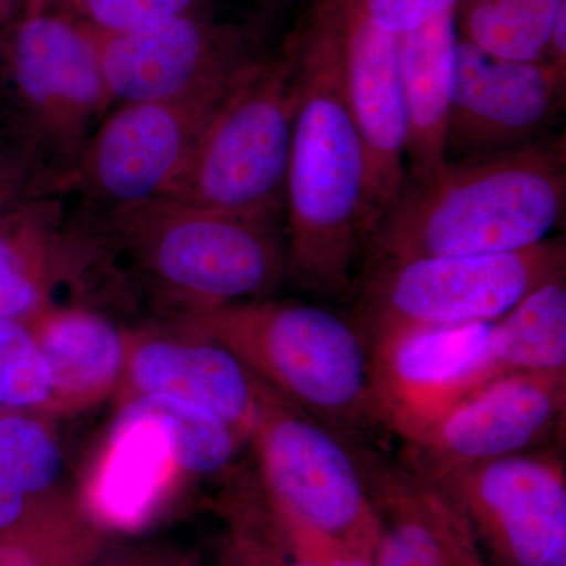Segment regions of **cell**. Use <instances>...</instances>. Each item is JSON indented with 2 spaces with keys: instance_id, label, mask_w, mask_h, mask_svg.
Instances as JSON below:
<instances>
[{
  "instance_id": "cell-14",
  "label": "cell",
  "mask_w": 566,
  "mask_h": 566,
  "mask_svg": "<svg viewBox=\"0 0 566 566\" xmlns=\"http://www.w3.org/2000/svg\"><path fill=\"white\" fill-rule=\"evenodd\" d=\"M494 323L409 331L368 349L371 394L387 434L403 446L419 441L482 386Z\"/></svg>"
},
{
  "instance_id": "cell-36",
  "label": "cell",
  "mask_w": 566,
  "mask_h": 566,
  "mask_svg": "<svg viewBox=\"0 0 566 566\" xmlns=\"http://www.w3.org/2000/svg\"><path fill=\"white\" fill-rule=\"evenodd\" d=\"M453 566H480L474 558H472L468 539H465L464 545L461 546L460 553H458L455 562H453Z\"/></svg>"
},
{
  "instance_id": "cell-21",
  "label": "cell",
  "mask_w": 566,
  "mask_h": 566,
  "mask_svg": "<svg viewBox=\"0 0 566 566\" xmlns=\"http://www.w3.org/2000/svg\"><path fill=\"white\" fill-rule=\"evenodd\" d=\"M562 370H566V274L543 283L494 323L482 386L509 375Z\"/></svg>"
},
{
  "instance_id": "cell-11",
  "label": "cell",
  "mask_w": 566,
  "mask_h": 566,
  "mask_svg": "<svg viewBox=\"0 0 566 566\" xmlns=\"http://www.w3.org/2000/svg\"><path fill=\"white\" fill-rule=\"evenodd\" d=\"M229 92L177 102L120 103L104 115L55 191L76 189L88 210L164 199L197 137Z\"/></svg>"
},
{
  "instance_id": "cell-4",
  "label": "cell",
  "mask_w": 566,
  "mask_h": 566,
  "mask_svg": "<svg viewBox=\"0 0 566 566\" xmlns=\"http://www.w3.org/2000/svg\"><path fill=\"white\" fill-rule=\"evenodd\" d=\"M232 352L275 394L353 447L381 450L370 356L349 316L297 301H244L170 318Z\"/></svg>"
},
{
  "instance_id": "cell-37",
  "label": "cell",
  "mask_w": 566,
  "mask_h": 566,
  "mask_svg": "<svg viewBox=\"0 0 566 566\" xmlns=\"http://www.w3.org/2000/svg\"><path fill=\"white\" fill-rule=\"evenodd\" d=\"M25 7H62L70 6L69 0H22Z\"/></svg>"
},
{
  "instance_id": "cell-24",
  "label": "cell",
  "mask_w": 566,
  "mask_h": 566,
  "mask_svg": "<svg viewBox=\"0 0 566 566\" xmlns=\"http://www.w3.org/2000/svg\"><path fill=\"white\" fill-rule=\"evenodd\" d=\"M117 416L147 417L166 431L186 476L218 475L243 446L232 428L200 406L164 395H142L117 405Z\"/></svg>"
},
{
  "instance_id": "cell-32",
  "label": "cell",
  "mask_w": 566,
  "mask_h": 566,
  "mask_svg": "<svg viewBox=\"0 0 566 566\" xmlns=\"http://www.w3.org/2000/svg\"><path fill=\"white\" fill-rule=\"evenodd\" d=\"M93 566H193L191 562L180 560L158 553L155 549H126L122 553L103 556Z\"/></svg>"
},
{
  "instance_id": "cell-29",
  "label": "cell",
  "mask_w": 566,
  "mask_h": 566,
  "mask_svg": "<svg viewBox=\"0 0 566 566\" xmlns=\"http://www.w3.org/2000/svg\"><path fill=\"white\" fill-rule=\"evenodd\" d=\"M70 9L99 35L136 31L180 17L205 0H69Z\"/></svg>"
},
{
  "instance_id": "cell-35",
  "label": "cell",
  "mask_w": 566,
  "mask_h": 566,
  "mask_svg": "<svg viewBox=\"0 0 566 566\" xmlns=\"http://www.w3.org/2000/svg\"><path fill=\"white\" fill-rule=\"evenodd\" d=\"M14 21H10L9 0H0V50H9L11 29Z\"/></svg>"
},
{
  "instance_id": "cell-13",
  "label": "cell",
  "mask_w": 566,
  "mask_h": 566,
  "mask_svg": "<svg viewBox=\"0 0 566 566\" xmlns=\"http://www.w3.org/2000/svg\"><path fill=\"white\" fill-rule=\"evenodd\" d=\"M349 114L363 145V240L397 199L406 181L408 117L400 36L376 28L352 0H331ZM364 251V249H363Z\"/></svg>"
},
{
  "instance_id": "cell-8",
  "label": "cell",
  "mask_w": 566,
  "mask_h": 566,
  "mask_svg": "<svg viewBox=\"0 0 566 566\" xmlns=\"http://www.w3.org/2000/svg\"><path fill=\"white\" fill-rule=\"evenodd\" d=\"M14 81L46 147L52 181L69 172L114 99L96 33L69 6L25 7L9 43Z\"/></svg>"
},
{
  "instance_id": "cell-3",
  "label": "cell",
  "mask_w": 566,
  "mask_h": 566,
  "mask_svg": "<svg viewBox=\"0 0 566 566\" xmlns=\"http://www.w3.org/2000/svg\"><path fill=\"white\" fill-rule=\"evenodd\" d=\"M102 251L122 253L170 318L266 300L286 281L281 223L174 199L88 210Z\"/></svg>"
},
{
  "instance_id": "cell-7",
  "label": "cell",
  "mask_w": 566,
  "mask_h": 566,
  "mask_svg": "<svg viewBox=\"0 0 566 566\" xmlns=\"http://www.w3.org/2000/svg\"><path fill=\"white\" fill-rule=\"evenodd\" d=\"M249 444L256 483L271 509L374 557L381 517L353 446L270 387Z\"/></svg>"
},
{
  "instance_id": "cell-9",
  "label": "cell",
  "mask_w": 566,
  "mask_h": 566,
  "mask_svg": "<svg viewBox=\"0 0 566 566\" xmlns=\"http://www.w3.org/2000/svg\"><path fill=\"white\" fill-rule=\"evenodd\" d=\"M96 40L114 103L221 95L270 54L253 25L219 20L203 6L136 31L96 33Z\"/></svg>"
},
{
  "instance_id": "cell-10",
  "label": "cell",
  "mask_w": 566,
  "mask_h": 566,
  "mask_svg": "<svg viewBox=\"0 0 566 566\" xmlns=\"http://www.w3.org/2000/svg\"><path fill=\"white\" fill-rule=\"evenodd\" d=\"M424 485L502 565L566 566V469L558 442Z\"/></svg>"
},
{
  "instance_id": "cell-16",
  "label": "cell",
  "mask_w": 566,
  "mask_h": 566,
  "mask_svg": "<svg viewBox=\"0 0 566 566\" xmlns=\"http://www.w3.org/2000/svg\"><path fill=\"white\" fill-rule=\"evenodd\" d=\"M128 353L117 405L164 395L200 406L249 442L268 386L232 352L180 324L126 329Z\"/></svg>"
},
{
  "instance_id": "cell-30",
  "label": "cell",
  "mask_w": 566,
  "mask_h": 566,
  "mask_svg": "<svg viewBox=\"0 0 566 566\" xmlns=\"http://www.w3.org/2000/svg\"><path fill=\"white\" fill-rule=\"evenodd\" d=\"M376 28L390 35L422 28L447 13H457L463 0H352Z\"/></svg>"
},
{
  "instance_id": "cell-27",
  "label": "cell",
  "mask_w": 566,
  "mask_h": 566,
  "mask_svg": "<svg viewBox=\"0 0 566 566\" xmlns=\"http://www.w3.org/2000/svg\"><path fill=\"white\" fill-rule=\"evenodd\" d=\"M50 398V371L32 334L0 346V409L44 416Z\"/></svg>"
},
{
  "instance_id": "cell-17",
  "label": "cell",
  "mask_w": 566,
  "mask_h": 566,
  "mask_svg": "<svg viewBox=\"0 0 566 566\" xmlns=\"http://www.w3.org/2000/svg\"><path fill=\"white\" fill-rule=\"evenodd\" d=\"M185 476L155 420L115 415L77 499L106 534L139 531L161 512Z\"/></svg>"
},
{
  "instance_id": "cell-1",
  "label": "cell",
  "mask_w": 566,
  "mask_h": 566,
  "mask_svg": "<svg viewBox=\"0 0 566 566\" xmlns=\"http://www.w3.org/2000/svg\"><path fill=\"white\" fill-rule=\"evenodd\" d=\"M292 39L300 96L285 182L286 279L319 300L349 301L363 263L365 163L331 0H315Z\"/></svg>"
},
{
  "instance_id": "cell-31",
  "label": "cell",
  "mask_w": 566,
  "mask_h": 566,
  "mask_svg": "<svg viewBox=\"0 0 566 566\" xmlns=\"http://www.w3.org/2000/svg\"><path fill=\"white\" fill-rule=\"evenodd\" d=\"M54 493L33 495L0 472V532L9 531L28 520Z\"/></svg>"
},
{
  "instance_id": "cell-19",
  "label": "cell",
  "mask_w": 566,
  "mask_h": 566,
  "mask_svg": "<svg viewBox=\"0 0 566 566\" xmlns=\"http://www.w3.org/2000/svg\"><path fill=\"white\" fill-rule=\"evenodd\" d=\"M455 13L400 36L401 80L408 117L406 180L424 181L446 166V134L455 85Z\"/></svg>"
},
{
  "instance_id": "cell-6",
  "label": "cell",
  "mask_w": 566,
  "mask_h": 566,
  "mask_svg": "<svg viewBox=\"0 0 566 566\" xmlns=\"http://www.w3.org/2000/svg\"><path fill=\"white\" fill-rule=\"evenodd\" d=\"M562 274L560 238L495 255L381 260L360 266L348 316L370 349L409 331L497 322Z\"/></svg>"
},
{
  "instance_id": "cell-25",
  "label": "cell",
  "mask_w": 566,
  "mask_h": 566,
  "mask_svg": "<svg viewBox=\"0 0 566 566\" xmlns=\"http://www.w3.org/2000/svg\"><path fill=\"white\" fill-rule=\"evenodd\" d=\"M62 453L48 417L0 409V472L33 495L59 490Z\"/></svg>"
},
{
  "instance_id": "cell-12",
  "label": "cell",
  "mask_w": 566,
  "mask_h": 566,
  "mask_svg": "<svg viewBox=\"0 0 566 566\" xmlns=\"http://www.w3.org/2000/svg\"><path fill=\"white\" fill-rule=\"evenodd\" d=\"M566 370L495 379L453 406L400 464L422 482L447 472L542 449L564 431Z\"/></svg>"
},
{
  "instance_id": "cell-18",
  "label": "cell",
  "mask_w": 566,
  "mask_h": 566,
  "mask_svg": "<svg viewBox=\"0 0 566 566\" xmlns=\"http://www.w3.org/2000/svg\"><path fill=\"white\" fill-rule=\"evenodd\" d=\"M51 378L44 416H74L114 398L125 374L126 329L81 305H59L28 324Z\"/></svg>"
},
{
  "instance_id": "cell-33",
  "label": "cell",
  "mask_w": 566,
  "mask_h": 566,
  "mask_svg": "<svg viewBox=\"0 0 566 566\" xmlns=\"http://www.w3.org/2000/svg\"><path fill=\"white\" fill-rule=\"evenodd\" d=\"M545 61L566 80V6L558 13L547 41Z\"/></svg>"
},
{
  "instance_id": "cell-5",
  "label": "cell",
  "mask_w": 566,
  "mask_h": 566,
  "mask_svg": "<svg viewBox=\"0 0 566 566\" xmlns=\"http://www.w3.org/2000/svg\"><path fill=\"white\" fill-rule=\"evenodd\" d=\"M300 69L292 36L212 112L164 199L281 223Z\"/></svg>"
},
{
  "instance_id": "cell-38",
  "label": "cell",
  "mask_w": 566,
  "mask_h": 566,
  "mask_svg": "<svg viewBox=\"0 0 566 566\" xmlns=\"http://www.w3.org/2000/svg\"><path fill=\"white\" fill-rule=\"evenodd\" d=\"M264 2H283V0H264Z\"/></svg>"
},
{
  "instance_id": "cell-15",
  "label": "cell",
  "mask_w": 566,
  "mask_h": 566,
  "mask_svg": "<svg viewBox=\"0 0 566 566\" xmlns=\"http://www.w3.org/2000/svg\"><path fill=\"white\" fill-rule=\"evenodd\" d=\"M565 87V77L546 61H501L458 40L447 163L523 150L545 139L564 106Z\"/></svg>"
},
{
  "instance_id": "cell-28",
  "label": "cell",
  "mask_w": 566,
  "mask_h": 566,
  "mask_svg": "<svg viewBox=\"0 0 566 566\" xmlns=\"http://www.w3.org/2000/svg\"><path fill=\"white\" fill-rule=\"evenodd\" d=\"M240 491L229 502L232 526L223 539L218 566H283L259 499L248 488L241 486Z\"/></svg>"
},
{
  "instance_id": "cell-23",
  "label": "cell",
  "mask_w": 566,
  "mask_h": 566,
  "mask_svg": "<svg viewBox=\"0 0 566 566\" xmlns=\"http://www.w3.org/2000/svg\"><path fill=\"white\" fill-rule=\"evenodd\" d=\"M566 0H463L458 35L501 61H545L547 41Z\"/></svg>"
},
{
  "instance_id": "cell-2",
  "label": "cell",
  "mask_w": 566,
  "mask_h": 566,
  "mask_svg": "<svg viewBox=\"0 0 566 566\" xmlns=\"http://www.w3.org/2000/svg\"><path fill=\"white\" fill-rule=\"evenodd\" d=\"M566 211L565 139L450 161L406 180L365 238L363 264L523 251L549 240Z\"/></svg>"
},
{
  "instance_id": "cell-34",
  "label": "cell",
  "mask_w": 566,
  "mask_h": 566,
  "mask_svg": "<svg viewBox=\"0 0 566 566\" xmlns=\"http://www.w3.org/2000/svg\"><path fill=\"white\" fill-rule=\"evenodd\" d=\"M31 335L28 324L0 316V346L13 344Z\"/></svg>"
},
{
  "instance_id": "cell-20",
  "label": "cell",
  "mask_w": 566,
  "mask_h": 566,
  "mask_svg": "<svg viewBox=\"0 0 566 566\" xmlns=\"http://www.w3.org/2000/svg\"><path fill=\"white\" fill-rule=\"evenodd\" d=\"M61 208H33L13 233H0V316L29 324L54 305L55 285L80 262L76 237L61 232Z\"/></svg>"
},
{
  "instance_id": "cell-22",
  "label": "cell",
  "mask_w": 566,
  "mask_h": 566,
  "mask_svg": "<svg viewBox=\"0 0 566 566\" xmlns=\"http://www.w3.org/2000/svg\"><path fill=\"white\" fill-rule=\"evenodd\" d=\"M106 546V532L80 499L59 490L28 520L0 532V566H93Z\"/></svg>"
},
{
  "instance_id": "cell-26",
  "label": "cell",
  "mask_w": 566,
  "mask_h": 566,
  "mask_svg": "<svg viewBox=\"0 0 566 566\" xmlns=\"http://www.w3.org/2000/svg\"><path fill=\"white\" fill-rule=\"evenodd\" d=\"M381 527L371 566H450L452 543L438 517L419 506L392 510Z\"/></svg>"
}]
</instances>
